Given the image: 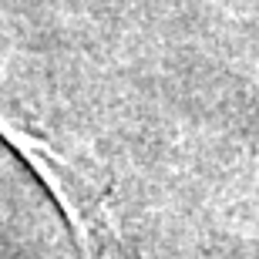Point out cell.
<instances>
[{"instance_id":"obj_1","label":"cell","mask_w":259,"mask_h":259,"mask_svg":"<svg viewBox=\"0 0 259 259\" xmlns=\"http://www.w3.org/2000/svg\"><path fill=\"white\" fill-rule=\"evenodd\" d=\"M0 138L34 168L44 189L58 199L84 259H115L118 222L105 179L77 158L64 155L51 138L34 132L14 108L4 105V98H0Z\"/></svg>"}]
</instances>
